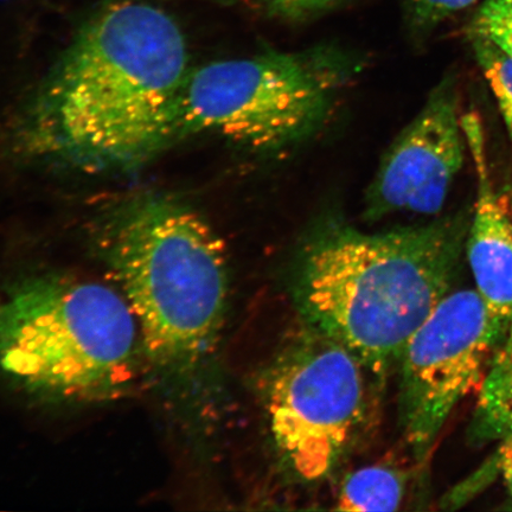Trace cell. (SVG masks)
<instances>
[{"mask_svg":"<svg viewBox=\"0 0 512 512\" xmlns=\"http://www.w3.org/2000/svg\"><path fill=\"white\" fill-rule=\"evenodd\" d=\"M470 222L459 211L367 233L341 215L324 216L293 262V296L306 326L350 350L380 388L450 292Z\"/></svg>","mask_w":512,"mask_h":512,"instance_id":"obj_3","label":"cell"},{"mask_svg":"<svg viewBox=\"0 0 512 512\" xmlns=\"http://www.w3.org/2000/svg\"><path fill=\"white\" fill-rule=\"evenodd\" d=\"M460 118L456 82L445 76L384 153L364 195V221L440 213L467 149Z\"/></svg>","mask_w":512,"mask_h":512,"instance_id":"obj_8","label":"cell"},{"mask_svg":"<svg viewBox=\"0 0 512 512\" xmlns=\"http://www.w3.org/2000/svg\"><path fill=\"white\" fill-rule=\"evenodd\" d=\"M460 120L477 176L475 213L466 240L467 259L477 292L488 310L497 350L512 318V217L491 181L482 120L475 112L464 114Z\"/></svg>","mask_w":512,"mask_h":512,"instance_id":"obj_9","label":"cell"},{"mask_svg":"<svg viewBox=\"0 0 512 512\" xmlns=\"http://www.w3.org/2000/svg\"><path fill=\"white\" fill-rule=\"evenodd\" d=\"M409 23L416 32H428L478 0H405Z\"/></svg>","mask_w":512,"mask_h":512,"instance_id":"obj_14","label":"cell"},{"mask_svg":"<svg viewBox=\"0 0 512 512\" xmlns=\"http://www.w3.org/2000/svg\"><path fill=\"white\" fill-rule=\"evenodd\" d=\"M476 59L498 102L512 140V57L483 36L471 35Z\"/></svg>","mask_w":512,"mask_h":512,"instance_id":"obj_12","label":"cell"},{"mask_svg":"<svg viewBox=\"0 0 512 512\" xmlns=\"http://www.w3.org/2000/svg\"><path fill=\"white\" fill-rule=\"evenodd\" d=\"M407 476L389 464L364 466L349 473L339 489L335 510L396 511L405 499Z\"/></svg>","mask_w":512,"mask_h":512,"instance_id":"obj_11","label":"cell"},{"mask_svg":"<svg viewBox=\"0 0 512 512\" xmlns=\"http://www.w3.org/2000/svg\"><path fill=\"white\" fill-rule=\"evenodd\" d=\"M217 2L230 3L233 2V0H217Z\"/></svg>","mask_w":512,"mask_h":512,"instance_id":"obj_17","label":"cell"},{"mask_svg":"<svg viewBox=\"0 0 512 512\" xmlns=\"http://www.w3.org/2000/svg\"><path fill=\"white\" fill-rule=\"evenodd\" d=\"M512 217V192L503 200ZM512 430V318L504 341L494 352L480 390L472 437L503 439Z\"/></svg>","mask_w":512,"mask_h":512,"instance_id":"obj_10","label":"cell"},{"mask_svg":"<svg viewBox=\"0 0 512 512\" xmlns=\"http://www.w3.org/2000/svg\"><path fill=\"white\" fill-rule=\"evenodd\" d=\"M497 463L502 473L503 482L507 486L510 509H512V430L503 438Z\"/></svg>","mask_w":512,"mask_h":512,"instance_id":"obj_16","label":"cell"},{"mask_svg":"<svg viewBox=\"0 0 512 512\" xmlns=\"http://www.w3.org/2000/svg\"><path fill=\"white\" fill-rule=\"evenodd\" d=\"M143 370L136 319L114 286L55 271L0 287V377L41 401L123 398Z\"/></svg>","mask_w":512,"mask_h":512,"instance_id":"obj_4","label":"cell"},{"mask_svg":"<svg viewBox=\"0 0 512 512\" xmlns=\"http://www.w3.org/2000/svg\"><path fill=\"white\" fill-rule=\"evenodd\" d=\"M470 31L488 38L512 57V0H485L473 17Z\"/></svg>","mask_w":512,"mask_h":512,"instance_id":"obj_13","label":"cell"},{"mask_svg":"<svg viewBox=\"0 0 512 512\" xmlns=\"http://www.w3.org/2000/svg\"><path fill=\"white\" fill-rule=\"evenodd\" d=\"M270 14L286 19H304L332 8L339 0H256Z\"/></svg>","mask_w":512,"mask_h":512,"instance_id":"obj_15","label":"cell"},{"mask_svg":"<svg viewBox=\"0 0 512 512\" xmlns=\"http://www.w3.org/2000/svg\"><path fill=\"white\" fill-rule=\"evenodd\" d=\"M187 42L163 10L118 2L96 12L38 87L19 124L30 155L107 174L168 149L189 69Z\"/></svg>","mask_w":512,"mask_h":512,"instance_id":"obj_2","label":"cell"},{"mask_svg":"<svg viewBox=\"0 0 512 512\" xmlns=\"http://www.w3.org/2000/svg\"><path fill=\"white\" fill-rule=\"evenodd\" d=\"M496 339L488 310L473 290L448 293L409 339L398 366L399 425L424 466L454 408L482 379Z\"/></svg>","mask_w":512,"mask_h":512,"instance_id":"obj_7","label":"cell"},{"mask_svg":"<svg viewBox=\"0 0 512 512\" xmlns=\"http://www.w3.org/2000/svg\"><path fill=\"white\" fill-rule=\"evenodd\" d=\"M362 69L360 56L334 46L190 68L172 110L169 144L219 133L256 152L291 149L322 130Z\"/></svg>","mask_w":512,"mask_h":512,"instance_id":"obj_5","label":"cell"},{"mask_svg":"<svg viewBox=\"0 0 512 512\" xmlns=\"http://www.w3.org/2000/svg\"><path fill=\"white\" fill-rule=\"evenodd\" d=\"M93 247L136 319L143 368L163 406L190 443H210L227 411L222 240L187 203L147 192L101 211Z\"/></svg>","mask_w":512,"mask_h":512,"instance_id":"obj_1","label":"cell"},{"mask_svg":"<svg viewBox=\"0 0 512 512\" xmlns=\"http://www.w3.org/2000/svg\"><path fill=\"white\" fill-rule=\"evenodd\" d=\"M370 384L350 350L309 326L280 352L262 377L261 401L287 475L304 484L334 475L366 426Z\"/></svg>","mask_w":512,"mask_h":512,"instance_id":"obj_6","label":"cell"}]
</instances>
